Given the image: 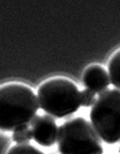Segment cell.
<instances>
[{
  "label": "cell",
  "mask_w": 120,
  "mask_h": 154,
  "mask_svg": "<svg viewBox=\"0 0 120 154\" xmlns=\"http://www.w3.org/2000/svg\"><path fill=\"white\" fill-rule=\"evenodd\" d=\"M37 96L25 84L7 83L0 85V129L16 130L26 125L36 116Z\"/></svg>",
  "instance_id": "6da1fadb"
},
{
  "label": "cell",
  "mask_w": 120,
  "mask_h": 154,
  "mask_svg": "<svg viewBox=\"0 0 120 154\" xmlns=\"http://www.w3.org/2000/svg\"><path fill=\"white\" fill-rule=\"evenodd\" d=\"M38 106L56 118L74 113L80 102V91L76 83L64 77H55L43 82L37 91Z\"/></svg>",
  "instance_id": "7a4b0ae2"
},
{
  "label": "cell",
  "mask_w": 120,
  "mask_h": 154,
  "mask_svg": "<svg viewBox=\"0 0 120 154\" xmlns=\"http://www.w3.org/2000/svg\"><path fill=\"white\" fill-rule=\"evenodd\" d=\"M58 148L60 154H102L101 140L83 117L64 122L58 130Z\"/></svg>",
  "instance_id": "3957f363"
},
{
  "label": "cell",
  "mask_w": 120,
  "mask_h": 154,
  "mask_svg": "<svg viewBox=\"0 0 120 154\" xmlns=\"http://www.w3.org/2000/svg\"><path fill=\"white\" fill-rule=\"evenodd\" d=\"M90 119L97 135L104 142H118L120 140V90L102 91L91 106Z\"/></svg>",
  "instance_id": "277c9868"
},
{
  "label": "cell",
  "mask_w": 120,
  "mask_h": 154,
  "mask_svg": "<svg viewBox=\"0 0 120 154\" xmlns=\"http://www.w3.org/2000/svg\"><path fill=\"white\" fill-rule=\"evenodd\" d=\"M32 138L43 147L54 144L58 135V128L55 120L48 114L35 116L30 124Z\"/></svg>",
  "instance_id": "5b68a950"
},
{
  "label": "cell",
  "mask_w": 120,
  "mask_h": 154,
  "mask_svg": "<svg viewBox=\"0 0 120 154\" xmlns=\"http://www.w3.org/2000/svg\"><path fill=\"white\" fill-rule=\"evenodd\" d=\"M83 82L86 89L94 93H102L109 85V77L102 66L90 65L83 73Z\"/></svg>",
  "instance_id": "8992f818"
},
{
  "label": "cell",
  "mask_w": 120,
  "mask_h": 154,
  "mask_svg": "<svg viewBox=\"0 0 120 154\" xmlns=\"http://www.w3.org/2000/svg\"><path fill=\"white\" fill-rule=\"evenodd\" d=\"M108 73L114 87L120 89V49L112 55L108 64Z\"/></svg>",
  "instance_id": "52a82bcc"
},
{
  "label": "cell",
  "mask_w": 120,
  "mask_h": 154,
  "mask_svg": "<svg viewBox=\"0 0 120 154\" xmlns=\"http://www.w3.org/2000/svg\"><path fill=\"white\" fill-rule=\"evenodd\" d=\"M7 154H44V153L40 150L38 148H36L35 146H31L29 143H18L11 147Z\"/></svg>",
  "instance_id": "ba28073f"
},
{
  "label": "cell",
  "mask_w": 120,
  "mask_h": 154,
  "mask_svg": "<svg viewBox=\"0 0 120 154\" xmlns=\"http://www.w3.org/2000/svg\"><path fill=\"white\" fill-rule=\"evenodd\" d=\"M31 137H32L31 130L26 125L16 129L13 131V135H12V140L16 143H28L31 140Z\"/></svg>",
  "instance_id": "9c48e42d"
},
{
  "label": "cell",
  "mask_w": 120,
  "mask_h": 154,
  "mask_svg": "<svg viewBox=\"0 0 120 154\" xmlns=\"http://www.w3.org/2000/svg\"><path fill=\"white\" fill-rule=\"evenodd\" d=\"M95 101V93L89 90V89H84L82 93H80V102H82V106L84 107H89V106H92Z\"/></svg>",
  "instance_id": "30bf717a"
},
{
  "label": "cell",
  "mask_w": 120,
  "mask_h": 154,
  "mask_svg": "<svg viewBox=\"0 0 120 154\" xmlns=\"http://www.w3.org/2000/svg\"><path fill=\"white\" fill-rule=\"evenodd\" d=\"M119 150H120V148H119Z\"/></svg>",
  "instance_id": "8fae6325"
}]
</instances>
